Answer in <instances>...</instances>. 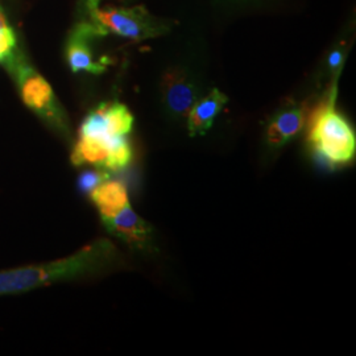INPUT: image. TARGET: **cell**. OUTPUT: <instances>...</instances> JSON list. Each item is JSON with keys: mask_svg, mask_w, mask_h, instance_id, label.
I'll list each match as a JSON object with an SVG mask.
<instances>
[{"mask_svg": "<svg viewBox=\"0 0 356 356\" xmlns=\"http://www.w3.org/2000/svg\"><path fill=\"white\" fill-rule=\"evenodd\" d=\"M134 115L123 103H102L83 119L72 152L74 166L91 165L108 173L126 169L132 160L128 135Z\"/></svg>", "mask_w": 356, "mask_h": 356, "instance_id": "cell-1", "label": "cell"}, {"mask_svg": "<svg viewBox=\"0 0 356 356\" xmlns=\"http://www.w3.org/2000/svg\"><path fill=\"white\" fill-rule=\"evenodd\" d=\"M118 250L107 239H98L69 257L49 263L0 270V296L19 294L60 281L76 280L111 267Z\"/></svg>", "mask_w": 356, "mask_h": 356, "instance_id": "cell-2", "label": "cell"}, {"mask_svg": "<svg viewBox=\"0 0 356 356\" xmlns=\"http://www.w3.org/2000/svg\"><path fill=\"white\" fill-rule=\"evenodd\" d=\"M3 66L26 107L48 127L70 140L72 129L63 104L57 99L49 82L31 64L26 53L19 48Z\"/></svg>", "mask_w": 356, "mask_h": 356, "instance_id": "cell-3", "label": "cell"}, {"mask_svg": "<svg viewBox=\"0 0 356 356\" xmlns=\"http://www.w3.org/2000/svg\"><path fill=\"white\" fill-rule=\"evenodd\" d=\"M337 89L312 115L309 140L319 157L330 166H342L355 157V131L335 108Z\"/></svg>", "mask_w": 356, "mask_h": 356, "instance_id": "cell-4", "label": "cell"}, {"mask_svg": "<svg viewBox=\"0 0 356 356\" xmlns=\"http://www.w3.org/2000/svg\"><path fill=\"white\" fill-rule=\"evenodd\" d=\"M90 22L98 26L104 36L113 33L132 41L165 35L169 26L161 19L153 16L143 6L136 7H107L97 8L90 13Z\"/></svg>", "mask_w": 356, "mask_h": 356, "instance_id": "cell-5", "label": "cell"}, {"mask_svg": "<svg viewBox=\"0 0 356 356\" xmlns=\"http://www.w3.org/2000/svg\"><path fill=\"white\" fill-rule=\"evenodd\" d=\"M102 36V31L89 19L76 23L70 31L65 44V57L73 73L102 74L106 72L107 61L104 58L97 60L91 49V41Z\"/></svg>", "mask_w": 356, "mask_h": 356, "instance_id": "cell-6", "label": "cell"}, {"mask_svg": "<svg viewBox=\"0 0 356 356\" xmlns=\"http://www.w3.org/2000/svg\"><path fill=\"white\" fill-rule=\"evenodd\" d=\"M110 234L138 251L151 250L153 245V229L131 204H126L116 216L103 222Z\"/></svg>", "mask_w": 356, "mask_h": 356, "instance_id": "cell-7", "label": "cell"}, {"mask_svg": "<svg viewBox=\"0 0 356 356\" xmlns=\"http://www.w3.org/2000/svg\"><path fill=\"white\" fill-rule=\"evenodd\" d=\"M197 95V86L182 69H170L161 78L163 102L175 118H186L198 101Z\"/></svg>", "mask_w": 356, "mask_h": 356, "instance_id": "cell-8", "label": "cell"}, {"mask_svg": "<svg viewBox=\"0 0 356 356\" xmlns=\"http://www.w3.org/2000/svg\"><path fill=\"white\" fill-rule=\"evenodd\" d=\"M305 126V111L301 106L292 104L281 108L268 123L266 138L273 148H281Z\"/></svg>", "mask_w": 356, "mask_h": 356, "instance_id": "cell-9", "label": "cell"}, {"mask_svg": "<svg viewBox=\"0 0 356 356\" xmlns=\"http://www.w3.org/2000/svg\"><path fill=\"white\" fill-rule=\"evenodd\" d=\"M227 101L226 94L220 90L213 89L204 98L194 103L186 116L189 135L193 138L206 135Z\"/></svg>", "mask_w": 356, "mask_h": 356, "instance_id": "cell-10", "label": "cell"}, {"mask_svg": "<svg viewBox=\"0 0 356 356\" xmlns=\"http://www.w3.org/2000/svg\"><path fill=\"white\" fill-rule=\"evenodd\" d=\"M91 202L97 207L102 222L116 216L126 204H129L127 188L124 184L106 179L89 194Z\"/></svg>", "mask_w": 356, "mask_h": 356, "instance_id": "cell-11", "label": "cell"}, {"mask_svg": "<svg viewBox=\"0 0 356 356\" xmlns=\"http://www.w3.org/2000/svg\"><path fill=\"white\" fill-rule=\"evenodd\" d=\"M110 178V173L101 170L98 168L85 170L79 175L76 179V188L83 194H90L95 188H98L102 182Z\"/></svg>", "mask_w": 356, "mask_h": 356, "instance_id": "cell-12", "label": "cell"}, {"mask_svg": "<svg viewBox=\"0 0 356 356\" xmlns=\"http://www.w3.org/2000/svg\"><path fill=\"white\" fill-rule=\"evenodd\" d=\"M19 49L17 38L11 26L0 29V65H4Z\"/></svg>", "mask_w": 356, "mask_h": 356, "instance_id": "cell-13", "label": "cell"}, {"mask_svg": "<svg viewBox=\"0 0 356 356\" xmlns=\"http://www.w3.org/2000/svg\"><path fill=\"white\" fill-rule=\"evenodd\" d=\"M344 60V51L342 48H338L335 51H331L329 54V58H327V64L330 66L332 72H339L342 69V65H343Z\"/></svg>", "mask_w": 356, "mask_h": 356, "instance_id": "cell-14", "label": "cell"}, {"mask_svg": "<svg viewBox=\"0 0 356 356\" xmlns=\"http://www.w3.org/2000/svg\"><path fill=\"white\" fill-rule=\"evenodd\" d=\"M101 1L102 0H79V6H81L82 13L89 17L90 13L95 11L99 7Z\"/></svg>", "mask_w": 356, "mask_h": 356, "instance_id": "cell-15", "label": "cell"}, {"mask_svg": "<svg viewBox=\"0 0 356 356\" xmlns=\"http://www.w3.org/2000/svg\"><path fill=\"white\" fill-rule=\"evenodd\" d=\"M6 26H8V22H7V16H6V13H4V10H3V7L0 6V29H1V28H6Z\"/></svg>", "mask_w": 356, "mask_h": 356, "instance_id": "cell-16", "label": "cell"}]
</instances>
